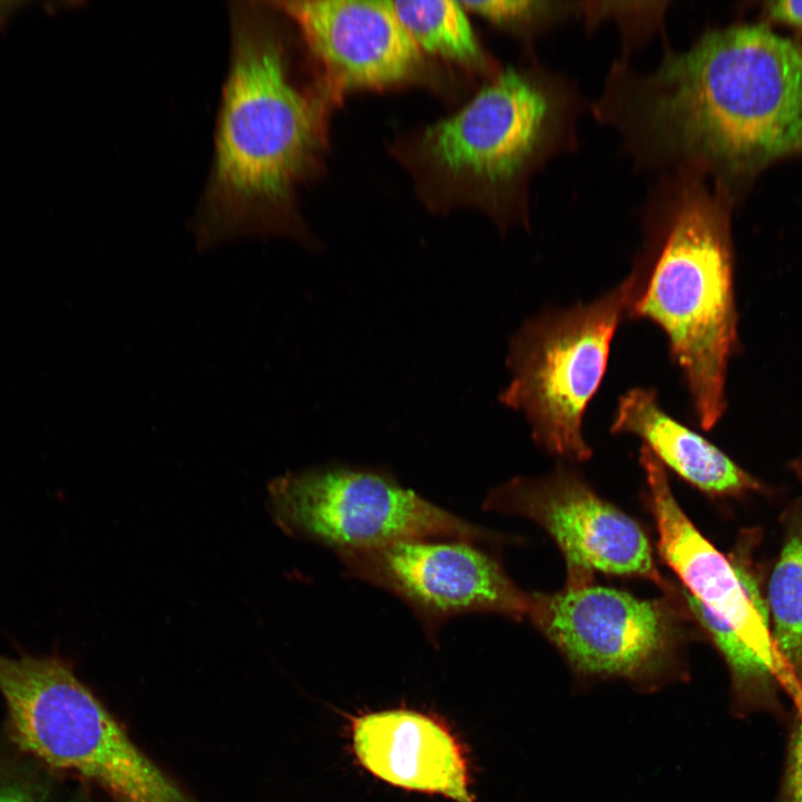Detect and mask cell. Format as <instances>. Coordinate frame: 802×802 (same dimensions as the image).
I'll use <instances>...</instances> for the list:
<instances>
[{
    "mask_svg": "<svg viewBox=\"0 0 802 802\" xmlns=\"http://www.w3.org/2000/svg\"><path fill=\"white\" fill-rule=\"evenodd\" d=\"M402 27L426 56L495 77L491 62L459 1H389Z\"/></svg>",
    "mask_w": 802,
    "mask_h": 802,
    "instance_id": "16",
    "label": "cell"
},
{
    "mask_svg": "<svg viewBox=\"0 0 802 802\" xmlns=\"http://www.w3.org/2000/svg\"><path fill=\"white\" fill-rule=\"evenodd\" d=\"M350 577L400 598L431 643L451 618L492 613L529 617L532 594L520 589L485 545L457 539H411L336 552Z\"/></svg>",
    "mask_w": 802,
    "mask_h": 802,
    "instance_id": "8",
    "label": "cell"
},
{
    "mask_svg": "<svg viewBox=\"0 0 802 802\" xmlns=\"http://www.w3.org/2000/svg\"><path fill=\"white\" fill-rule=\"evenodd\" d=\"M785 762L775 802H802V697L793 701Z\"/></svg>",
    "mask_w": 802,
    "mask_h": 802,
    "instance_id": "18",
    "label": "cell"
},
{
    "mask_svg": "<svg viewBox=\"0 0 802 802\" xmlns=\"http://www.w3.org/2000/svg\"><path fill=\"white\" fill-rule=\"evenodd\" d=\"M668 178V197L649 215L646 246L626 277L625 320L663 330L694 415L710 430L726 409L736 344L730 197L688 172Z\"/></svg>",
    "mask_w": 802,
    "mask_h": 802,
    "instance_id": "4",
    "label": "cell"
},
{
    "mask_svg": "<svg viewBox=\"0 0 802 802\" xmlns=\"http://www.w3.org/2000/svg\"><path fill=\"white\" fill-rule=\"evenodd\" d=\"M482 507L526 517L545 529L565 557L567 586L591 583L594 571L644 578L664 589L668 584L640 526L566 466L544 477L503 482L488 493Z\"/></svg>",
    "mask_w": 802,
    "mask_h": 802,
    "instance_id": "10",
    "label": "cell"
},
{
    "mask_svg": "<svg viewBox=\"0 0 802 802\" xmlns=\"http://www.w3.org/2000/svg\"><path fill=\"white\" fill-rule=\"evenodd\" d=\"M359 763L401 789L475 802L467 759L454 735L434 717L392 708L359 715L351 723Z\"/></svg>",
    "mask_w": 802,
    "mask_h": 802,
    "instance_id": "13",
    "label": "cell"
},
{
    "mask_svg": "<svg viewBox=\"0 0 802 802\" xmlns=\"http://www.w3.org/2000/svg\"><path fill=\"white\" fill-rule=\"evenodd\" d=\"M596 110L640 165L712 176L730 196L802 153V42L766 25L711 30L652 71L617 63Z\"/></svg>",
    "mask_w": 802,
    "mask_h": 802,
    "instance_id": "1",
    "label": "cell"
},
{
    "mask_svg": "<svg viewBox=\"0 0 802 802\" xmlns=\"http://www.w3.org/2000/svg\"><path fill=\"white\" fill-rule=\"evenodd\" d=\"M627 293L625 278L591 302L542 311L509 342L511 380L499 400L524 414L534 441L549 454L569 461L591 457L584 413L605 375Z\"/></svg>",
    "mask_w": 802,
    "mask_h": 802,
    "instance_id": "5",
    "label": "cell"
},
{
    "mask_svg": "<svg viewBox=\"0 0 802 802\" xmlns=\"http://www.w3.org/2000/svg\"><path fill=\"white\" fill-rule=\"evenodd\" d=\"M767 20L784 25L802 33V0H780L764 3Z\"/></svg>",
    "mask_w": 802,
    "mask_h": 802,
    "instance_id": "19",
    "label": "cell"
},
{
    "mask_svg": "<svg viewBox=\"0 0 802 802\" xmlns=\"http://www.w3.org/2000/svg\"><path fill=\"white\" fill-rule=\"evenodd\" d=\"M610 431L639 437L664 467L707 493L741 496L761 489L723 451L664 411L654 389L637 387L624 393Z\"/></svg>",
    "mask_w": 802,
    "mask_h": 802,
    "instance_id": "14",
    "label": "cell"
},
{
    "mask_svg": "<svg viewBox=\"0 0 802 802\" xmlns=\"http://www.w3.org/2000/svg\"><path fill=\"white\" fill-rule=\"evenodd\" d=\"M766 605L783 668L782 689L802 697V506L786 518L783 544L771 573Z\"/></svg>",
    "mask_w": 802,
    "mask_h": 802,
    "instance_id": "15",
    "label": "cell"
},
{
    "mask_svg": "<svg viewBox=\"0 0 802 802\" xmlns=\"http://www.w3.org/2000/svg\"><path fill=\"white\" fill-rule=\"evenodd\" d=\"M580 98L538 66L500 70L468 104L400 141L423 203L434 212L470 207L498 227L527 224L535 172L574 143Z\"/></svg>",
    "mask_w": 802,
    "mask_h": 802,
    "instance_id": "3",
    "label": "cell"
},
{
    "mask_svg": "<svg viewBox=\"0 0 802 802\" xmlns=\"http://www.w3.org/2000/svg\"><path fill=\"white\" fill-rule=\"evenodd\" d=\"M0 802H41L37 790L26 782L0 777Z\"/></svg>",
    "mask_w": 802,
    "mask_h": 802,
    "instance_id": "20",
    "label": "cell"
},
{
    "mask_svg": "<svg viewBox=\"0 0 802 802\" xmlns=\"http://www.w3.org/2000/svg\"><path fill=\"white\" fill-rule=\"evenodd\" d=\"M26 746L47 766L95 785L109 802H199L78 677L56 684L37 700Z\"/></svg>",
    "mask_w": 802,
    "mask_h": 802,
    "instance_id": "9",
    "label": "cell"
},
{
    "mask_svg": "<svg viewBox=\"0 0 802 802\" xmlns=\"http://www.w3.org/2000/svg\"><path fill=\"white\" fill-rule=\"evenodd\" d=\"M799 466H800V470H801V469H802V461H801V463H799Z\"/></svg>",
    "mask_w": 802,
    "mask_h": 802,
    "instance_id": "22",
    "label": "cell"
},
{
    "mask_svg": "<svg viewBox=\"0 0 802 802\" xmlns=\"http://www.w3.org/2000/svg\"><path fill=\"white\" fill-rule=\"evenodd\" d=\"M276 2L339 98L407 85L446 89L440 68L418 48L389 1Z\"/></svg>",
    "mask_w": 802,
    "mask_h": 802,
    "instance_id": "11",
    "label": "cell"
},
{
    "mask_svg": "<svg viewBox=\"0 0 802 802\" xmlns=\"http://www.w3.org/2000/svg\"><path fill=\"white\" fill-rule=\"evenodd\" d=\"M229 61L212 165L193 218L198 248L283 236L315 248L297 190L320 169L336 94L305 81L299 38L276 1L228 3Z\"/></svg>",
    "mask_w": 802,
    "mask_h": 802,
    "instance_id": "2",
    "label": "cell"
},
{
    "mask_svg": "<svg viewBox=\"0 0 802 802\" xmlns=\"http://www.w3.org/2000/svg\"><path fill=\"white\" fill-rule=\"evenodd\" d=\"M528 618L580 679L622 678L654 691L685 677L679 616L668 598L589 583L532 594Z\"/></svg>",
    "mask_w": 802,
    "mask_h": 802,
    "instance_id": "7",
    "label": "cell"
},
{
    "mask_svg": "<svg viewBox=\"0 0 802 802\" xmlns=\"http://www.w3.org/2000/svg\"><path fill=\"white\" fill-rule=\"evenodd\" d=\"M492 25L524 39L555 26L577 11V3L531 0L459 1Z\"/></svg>",
    "mask_w": 802,
    "mask_h": 802,
    "instance_id": "17",
    "label": "cell"
},
{
    "mask_svg": "<svg viewBox=\"0 0 802 802\" xmlns=\"http://www.w3.org/2000/svg\"><path fill=\"white\" fill-rule=\"evenodd\" d=\"M21 1H0V30L4 28L9 20L25 6Z\"/></svg>",
    "mask_w": 802,
    "mask_h": 802,
    "instance_id": "21",
    "label": "cell"
},
{
    "mask_svg": "<svg viewBox=\"0 0 802 802\" xmlns=\"http://www.w3.org/2000/svg\"><path fill=\"white\" fill-rule=\"evenodd\" d=\"M270 509L288 535L332 548L369 549L411 539L491 545L498 536L403 487L390 472L333 464L290 472L268 488Z\"/></svg>",
    "mask_w": 802,
    "mask_h": 802,
    "instance_id": "6",
    "label": "cell"
},
{
    "mask_svg": "<svg viewBox=\"0 0 802 802\" xmlns=\"http://www.w3.org/2000/svg\"><path fill=\"white\" fill-rule=\"evenodd\" d=\"M639 462L663 560L679 577L683 587L740 639L781 664L766 600L743 546L739 545L727 557L717 550L684 514L672 492L665 467L645 446L639 450Z\"/></svg>",
    "mask_w": 802,
    "mask_h": 802,
    "instance_id": "12",
    "label": "cell"
}]
</instances>
